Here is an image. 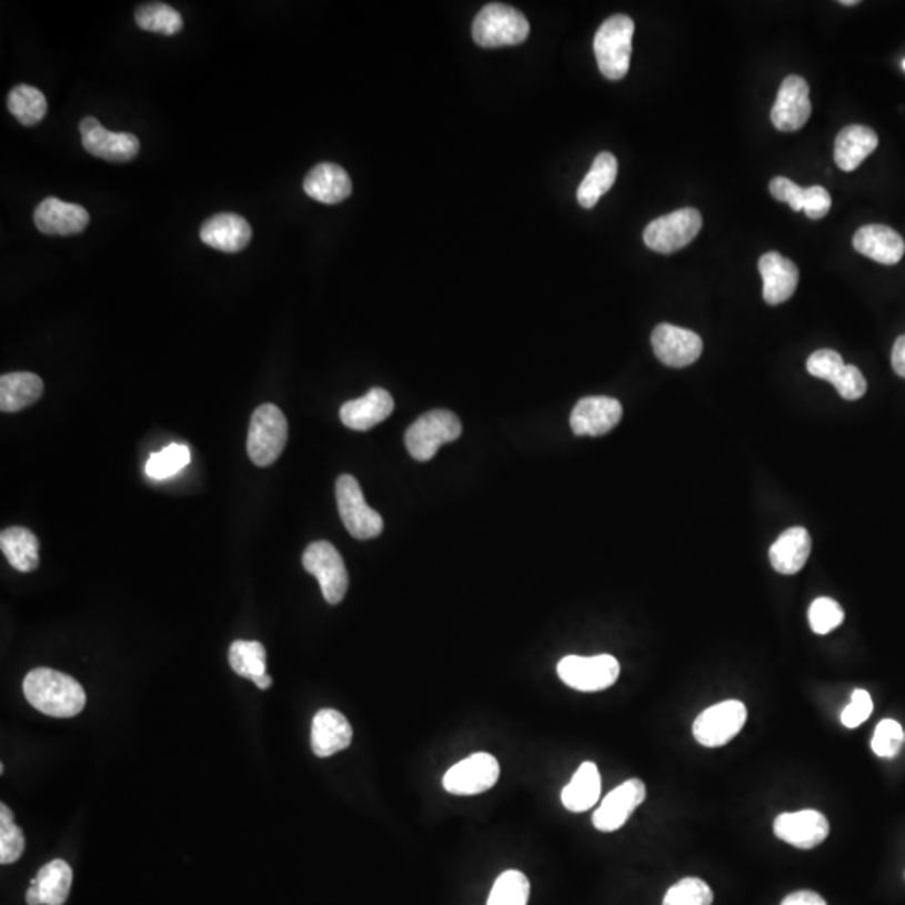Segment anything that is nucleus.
Returning <instances> with one entry per match:
<instances>
[{"mask_svg": "<svg viewBox=\"0 0 905 905\" xmlns=\"http://www.w3.org/2000/svg\"><path fill=\"white\" fill-rule=\"evenodd\" d=\"M26 700L52 717H74L84 710L86 693L74 677L49 667L32 670L24 680Z\"/></svg>", "mask_w": 905, "mask_h": 905, "instance_id": "nucleus-1", "label": "nucleus"}, {"mask_svg": "<svg viewBox=\"0 0 905 905\" xmlns=\"http://www.w3.org/2000/svg\"><path fill=\"white\" fill-rule=\"evenodd\" d=\"M288 418L275 404L257 408L250 421L247 451L257 466H270L278 462L288 444Z\"/></svg>", "mask_w": 905, "mask_h": 905, "instance_id": "nucleus-2", "label": "nucleus"}, {"mask_svg": "<svg viewBox=\"0 0 905 905\" xmlns=\"http://www.w3.org/2000/svg\"><path fill=\"white\" fill-rule=\"evenodd\" d=\"M634 21L617 14L604 21L594 39V52L602 74L612 81L624 78L631 66Z\"/></svg>", "mask_w": 905, "mask_h": 905, "instance_id": "nucleus-3", "label": "nucleus"}, {"mask_svg": "<svg viewBox=\"0 0 905 905\" xmlns=\"http://www.w3.org/2000/svg\"><path fill=\"white\" fill-rule=\"evenodd\" d=\"M462 434L459 416L446 410H434L418 418L408 428V451L416 462H430L444 443L456 441Z\"/></svg>", "mask_w": 905, "mask_h": 905, "instance_id": "nucleus-4", "label": "nucleus"}, {"mask_svg": "<svg viewBox=\"0 0 905 905\" xmlns=\"http://www.w3.org/2000/svg\"><path fill=\"white\" fill-rule=\"evenodd\" d=\"M529 32L525 16L505 4L485 6L473 22V39L482 48L522 44Z\"/></svg>", "mask_w": 905, "mask_h": 905, "instance_id": "nucleus-5", "label": "nucleus"}, {"mask_svg": "<svg viewBox=\"0 0 905 905\" xmlns=\"http://www.w3.org/2000/svg\"><path fill=\"white\" fill-rule=\"evenodd\" d=\"M339 515L354 539L370 540L383 532V516L368 505L361 485L351 475L339 476L335 483Z\"/></svg>", "mask_w": 905, "mask_h": 905, "instance_id": "nucleus-6", "label": "nucleus"}, {"mask_svg": "<svg viewBox=\"0 0 905 905\" xmlns=\"http://www.w3.org/2000/svg\"><path fill=\"white\" fill-rule=\"evenodd\" d=\"M746 717L748 711L742 701L728 700L714 704L694 721V738L706 748H720L742 732Z\"/></svg>", "mask_w": 905, "mask_h": 905, "instance_id": "nucleus-7", "label": "nucleus"}, {"mask_svg": "<svg viewBox=\"0 0 905 905\" xmlns=\"http://www.w3.org/2000/svg\"><path fill=\"white\" fill-rule=\"evenodd\" d=\"M621 666L611 654L599 656H565L559 663L557 674L569 687L582 693H597L614 686Z\"/></svg>", "mask_w": 905, "mask_h": 905, "instance_id": "nucleus-8", "label": "nucleus"}, {"mask_svg": "<svg viewBox=\"0 0 905 905\" xmlns=\"http://www.w3.org/2000/svg\"><path fill=\"white\" fill-rule=\"evenodd\" d=\"M305 571L314 575L321 585L325 602L339 604L345 597L349 587V575L344 561L332 543L314 542L305 549L302 557Z\"/></svg>", "mask_w": 905, "mask_h": 905, "instance_id": "nucleus-9", "label": "nucleus"}, {"mask_svg": "<svg viewBox=\"0 0 905 905\" xmlns=\"http://www.w3.org/2000/svg\"><path fill=\"white\" fill-rule=\"evenodd\" d=\"M703 227L697 210L681 209L653 220L644 230V243L654 252L673 253L690 245Z\"/></svg>", "mask_w": 905, "mask_h": 905, "instance_id": "nucleus-10", "label": "nucleus"}, {"mask_svg": "<svg viewBox=\"0 0 905 905\" xmlns=\"http://www.w3.org/2000/svg\"><path fill=\"white\" fill-rule=\"evenodd\" d=\"M500 765L490 753H475L448 770L443 786L451 795H479L499 782Z\"/></svg>", "mask_w": 905, "mask_h": 905, "instance_id": "nucleus-11", "label": "nucleus"}, {"mask_svg": "<svg viewBox=\"0 0 905 905\" xmlns=\"http://www.w3.org/2000/svg\"><path fill=\"white\" fill-rule=\"evenodd\" d=\"M82 148L93 157L111 163H127L140 153V140L131 133L108 131L97 118L86 117L79 123Z\"/></svg>", "mask_w": 905, "mask_h": 905, "instance_id": "nucleus-12", "label": "nucleus"}, {"mask_svg": "<svg viewBox=\"0 0 905 905\" xmlns=\"http://www.w3.org/2000/svg\"><path fill=\"white\" fill-rule=\"evenodd\" d=\"M646 800V785L640 778H631L612 790L595 810L592 824L601 832H615L624 827L637 806Z\"/></svg>", "mask_w": 905, "mask_h": 905, "instance_id": "nucleus-13", "label": "nucleus"}, {"mask_svg": "<svg viewBox=\"0 0 905 905\" xmlns=\"http://www.w3.org/2000/svg\"><path fill=\"white\" fill-rule=\"evenodd\" d=\"M775 835L780 841L796 848L818 847L831 834V824L824 813L817 810H802V812L782 813L775 821Z\"/></svg>", "mask_w": 905, "mask_h": 905, "instance_id": "nucleus-14", "label": "nucleus"}, {"mask_svg": "<svg viewBox=\"0 0 905 905\" xmlns=\"http://www.w3.org/2000/svg\"><path fill=\"white\" fill-rule=\"evenodd\" d=\"M812 114L810 86L800 76H788L782 82L778 97L772 108V123L780 131H796L805 127Z\"/></svg>", "mask_w": 905, "mask_h": 905, "instance_id": "nucleus-15", "label": "nucleus"}, {"mask_svg": "<svg viewBox=\"0 0 905 905\" xmlns=\"http://www.w3.org/2000/svg\"><path fill=\"white\" fill-rule=\"evenodd\" d=\"M651 342L657 359L670 368L691 366L703 352V341L696 332L671 324L657 325Z\"/></svg>", "mask_w": 905, "mask_h": 905, "instance_id": "nucleus-16", "label": "nucleus"}, {"mask_svg": "<svg viewBox=\"0 0 905 905\" xmlns=\"http://www.w3.org/2000/svg\"><path fill=\"white\" fill-rule=\"evenodd\" d=\"M622 418V404L614 398H584L575 404L571 426L577 436H602L617 426Z\"/></svg>", "mask_w": 905, "mask_h": 905, "instance_id": "nucleus-17", "label": "nucleus"}, {"mask_svg": "<svg viewBox=\"0 0 905 905\" xmlns=\"http://www.w3.org/2000/svg\"><path fill=\"white\" fill-rule=\"evenodd\" d=\"M34 223L46 235H78L89 225V213L84 207L48 197L36 209Z\"/></svg>", "mask_w": 905, "mask_h": 905, "instance_id": "nucleus-18", "label": "nucleus"}, {"mask_svg": "<svg viewBox=\"0 0 905 905\" xmlns=\"http://www.w3.org/2000/svg\"><path fill=\"white\" fill-rule=\"evenodd\" d=\"M760 274L763 279V299L770 305L783 304L795 294L798 288V267L778 252H768L760 259Z\"/></svg>", "mask_w": 905, "mask_h": 905, "instance_id": "nucleus-19", "label": "nucleus"}, {"mask_svg": "<svg viewBox=\"0 0 905 905\" xmlns=\"http://www.w3.org/2000/svg\"><path fill=\"white\" fill-rule=\"evenodd\" d=\"M200 239L210 249L235 253L249 245L252 240V227L237 213H219L203 223Z\"/></svg>", "mask_w": 905, "mask_h": 905, "instance_id": "nucleus-20", "label": "nucleus"}, {"mask_svg": "<svg viewBox=\"0 0 905 905\" xmlns=\"http://www.w3.org/2000/svg\"><path fill=\"white\" fill-rule=\"evenodd\" d=\"M352 742V728L348 717L335 710H321L312 721V752L319 758H329L348 748Z\"/></svg>", "mask_w": 905, "mask_h": 905, "instance_id": "nucleus-21", "label": "nucleus"}, {"mask_svg": "<svg viewBox=\"0 0 905 905\" xmlns=\"http://www.w3.org/2000/svg\"><path fill=\"white\" fill-rule=\"evenodd\" d=\"M393 410V396L383 388H373L370 393L359 400L348 401L341 408V421L351 430L368 431L383 423Z\"/></svg>", "mask_w": 905, "mask_h": 905, "instance_id": "nucleus-22", "label": "nucleus"}, {"mask_svg": "<svg viewBox=\"0 0 905 905\" xmlns=\"http://www.w3.org/2000/svg\"><path fill=\"white\" fill-rule=\"evenodd\" d=\"M854 249L875 262L895 265L904 257L905 242L891 227L865 225L855 232Z\"/></svg>", "mask_w": 905, "mask_h": 905, "instance_id": "nucleus-23", "label": "nucleus"}, {"mask_svg": "<svg viewBox=\"0 0 905 905\" xmlns=\"http://www.w3.org/2000/svg\"><path fill=\"white\" fill-rule=\"evenodd\" d=\"M304 190L311 199L325 205H335L351 195L352 181L348 171L339 164L321 163L309 171Z\"/></svg>", "mask_w": 905, "mask_h": 905, "instance_id": "nucleus-24", "label": "nucleus"}, {"mask_svg": "<svg viewBox=\"0 0 905 905\" xmlns=\"http://www.w3.org/2000/svg\"><path fill=\"white\" fill-rule=\"evenodd\" d=\"M812 552V536L803 526L785 530L770 549V562L783 575L798 574Z\"/></svg>", "mask_w": 905, "mask_h": 905, "instance_id": "nucleus-25", "label": "nucleus"}, {"mask_svg": "<svg viewBox=\"0 0 905 905\" xmlns=\"http://www.w3.org/2000/svg\"><path fill=\"white\" fill-rule=\"evenodd\" d=\"M877 147L878 138L874 130L861 124H851L844 128L835 140V163L844 171L857 170L862 161L874 153Z\"/></svg>", "mask_w": 905, "mask_h": 905, "instance_id": "nucleus-26", "label": "nucleus"}, {"mask_svg": "<svg viewBox=\"0 0 905 905\" xmlns=\"http://www.w3.org/2000/svg\"><path fill=\"white\" fill-rule=\"evenodd\" d=\"M601 773L595 763H582L571 783L562 790V803L569 812H587L601 798Z\"/></svg>", "mask_w": 905, "mask_h": 905, "instance_id": "nucleus-27", "label": "nucleus"}, {"mask_svg": "<svg viewBox=\"0 0 905 905\" xmlns=\"http://www.w3.org/2000/svg\"><path fill=\"white\" fill-rule=\"evenodd\" d=\"M44 391V383L34 373H8L0 378V410L18 413L34 404Z\"/></svg>", "mask_w": 905, "mask_h": 905, "instance_id": "nucleus-28", "label": "nucleus"}, {"mask_svg": "<svg viewBox=\"0 0 905 905\" xmlns=\"http://www.w3.org/2000/svg\"><path fill=\"white\" fill-rule=\"evenodd\" d=\"M0 549L19 572H32L39 565V540L31 530L11 526L0 533Z\"/></svg>", "mask_w": 905, "mask_h": 905, "instance_id": "nucleus-29", "label": "nucleus"}, {"mask_svg": "<svg viewBox=\"0 0 905 905\" xmlns=\"http://www.w3.org/2000/svg\"><path fill=\"white\" fill-rule=\"evenodd\" d=\"M617 178V160L614 154L601 153L595 157L591 171L577 190V200L584 209H594L602 195L614 187Z\"/></svg>", "mask_w": 905, "mask_h": 905, "instance_id": "nucleus-30", "label": "nucleus"}, {"mask_svg": "<svg viewBox=\"0 0 905 905\" xmlns=\"http://www.w3.org/2000/svg\"><path fill=\"white\" fill-rule=\"evenodd\" d=\"M31 884L38 887L42 905H62L71 891V867L61 858L49 862L39 871L38 877L32 878Z\"/></svg>", "mask_w": 905, "mask_h": 905, "instance_id": "nucleus-31", "label": "nucleus"}, {"mask_svg": "<svg viewBox=\"0 0 905 905\" xmlns=\"http://www.w3.org/2000/svg\"><path fill=\"white\" fill-rule=\"evenodd\" d=\"M8 108L19 123L36 127L48 114V100L38 88L19 84L9 93Z\"/></svg>", "mask_w": 905, "mask_h": 905, "instance_id": "nucleus-32", "label": "nucleus"}, {"mask_svg": "<svg viewBox=\"0 0 905 905\" xmlns=\"http://www.w3.org/2000/svg\"><path fill=\"white\" fill-rule=\"evenodd\" d=\"M265 647L257 641H235L229 651L232 670L252 683L265 676Z\"/></svg>", "mask_w": 905, "mask_h": 905, "instance_id": "nucleus-33", "label": "nucleus"}, {"mask_svg": "<svg viewBox=\"0 0 905 905\" xmlns=\"http://www.w3.org/2000/svg\"><path fill=\"white\" fill-rule=\"evenodd\" d=\"M134 18H137L138 28L148 32H157V34L174 36L183 29L180 12L161 2L140 6Z\"/></svg>", "mask_w": 905, "mask_h": 905, "instance_id": "nucleus-34", "label": "nucleus"}, {"mask_svg": "<svg viewBox=\"0 0 905 905\" xmlns=\"http://www.w3.org/2000/svg\"><path fill=\"white\" fill-rule=\"evenodd\" d=\"M530 882L522 872L506 871L496 878L486 905H526Z\"/></svg>", "mask_w": 905, "mask_h": 905, "instance_id": "nucleus-35", "label": "nucleus"}, {"mask_svg": "<svg viewBox=\"0 0 905 905\" xmlns=\"http://www.w3.org/2000/svg\"><path fill=\"white\" fill-rule=\"evenodd\" d=\"M192 455L185 444L173 443L153 453L147 463V475L153 480L171 479L189 465Z\"/></svg>", "mask_w": 905, "mask_h": 905, "instance_id": "nucleus-36", "label": "nucleus"}, {"mask_svg": "<svg viewBox=\"0 0 905 905\" xmlns=\"http://www.w3.org/2000/svg\"><path fill=\"white\" fill-rule=\"evenodd\" d=\"M26 841L21 828L14 824V813L6 803L0 805V862L14 864L24 854Z\"/></svg>", "mask_w": 905, "mask_h": 905, "instance_id": "nucleus-37", "label": "nucleus"}, {"mask_svg": "<svg viewBox=\"0 0 905 905\" xmlns=\"http://www.w3.org/2000/svg\"><path fill=\"white\" fill-rule=\"evenodd\" d=\"M713 891L706 882L696 877L683 878L664 895L663 905H711Z\"/></svg>", "mask_w": 905, "mask_h": 905, "instance_id": "nucleus-38", "label": "nucleus"}, {"mask_svg": "<svg viewBox=\"0 0 905 905\" xmlns=\"http://www.w3.org/2000/svg\"><path fill=\"white\" fill-rule=\"evenodd\" d=\"M845 612L837 601L831 597H821L813 601L808 609L810 627L815 634H831L844 622Z\"/></svg>", "mask_w": 905, "mask_h": 905, "instance_id": "nucleus-39", "label": "nucleus"}, {"mask_svg": "<svg viewBox=\"0 0 905 905\" xmlns=\"http://www.w3.org/2000/svg\"><path fill=\"white\" fill-rule=\"evenodd\" d=\"M905 735L901 724L894 720H884L877 724L874 738H872V750L875 755L882 758H894L904 745Z\"/></svg>", "mask_w": 905, "mask_h": 905, "instance_id": "nucleus-40", "label": "nucleus"}, {"mask_svg": "<svg viewBox=\"0 0 905 905\" xmlns=\"http://www.w3.org/2000/svg\"><path fill=\"white\" fill-rule=\"evenodd\" d=\"M845 362L838 352L832 349H821V351L813 352L806 361V370L812 376L818 380L831 381L834 383L835 378L844 370Z\"/></svg>", "mask_w": 905, "mask_h": 905, "instance_id": "nucleus-41", "label": "nucleus"}, {"mask_svg": "<svg viewBox=\"0 0 905 905\" xmlns=\"http://www.w3.org/2000/svg\"><path fill=\"white\" fill-rule=\"evenodd\" d=\"M835 390L838 391L844 400L857 401L867 393V381L861 370L851 364H845L844 370L841 371L834 383Z\"/></svg>", "mask_w": 905, "mask_h": 905, "instance_id": "nucleus-42", "label": "nucleus"}, {"mask_svg": "<svg viewBox=\"0 0 905 905\" xmlns=\"http://www.w3.org/2000/svg\"><path fill=\"white\" fill-rule=\"evenodd\" d=\"M872 710H874V703H872L871 694L865 690H855L852 693L851 704L842 713V723L847 728H857L871 717Z\"/></svg>", "mask_w": 905, "mask_h": 905, "instance_id": "nucleus-43", "label": "nucleus"}, {"mask_svg": "<svg viewBox=\"0 0 905 905\" xmlns=\"http://www.w3.org/2000/svg\"><path fill=\"white\" fill-rule=\"evenodd\" d=\"M770 193L776 202L788 203L795 212H802L803 200H805V189L796 185L785 177L773 178L770 183Z\"/></svg>", "mask_w": 905, "mask_h": 905, "instance_id": "nucleus-44", "label": "nucleus"}, {"mask_svg": "<svg viewBox=\"0 0 905 905\" xmlns=\"http://www.w3.org/2000/svg\"><path fill=\"white\" fill-rule=\"evenodd\" d=\"M832 197L824 187H808L805 189L803 212L812 220H821L831 212Z\"/></svg>", "mask_w": 905, "mask_h": 905, "instance_id": "nucleus-45", "label": "nucleus"}, {"mask_svg": "<svg viewBox=\"0 0 905 905\" xmlns=\"http://www.w3.org/2000/svg\"><path fill=\"white\" fill-rule=\"evenodd\" d=\"M782 905H827V902L817 892L798 891L785 897Z\"/></svg>", "mask_w": 905, "mask_h": 905, "instance_id": "nucleus-46", "label": "nucleus"}, {"mask_svg": "<svg viewBox=\"0 0 905 905\" xmlns=\"http://www.w3.org/2000/svg\"><path fill=\"white\" fill-rule=\"evenodd\" d=\"M892 368L897 376L905 380V335H901L892 349Z\"/></svg>", "mask_w": 905, "mask_h": 905, "instance_id": "nucleus-47", "label": "nucleus"}, {"mask_svg": "<svg viewBox=\"0 0 905 905\" xmlns=\"http://www.w3.org/2000/svg\"><path fill=\"white\" fill-rule=\"evenodd\" d=\"M255 684L257 687H260V690H269V687L272 686V680H270L269 674H265V676L259 677V680L255 681Z\"/></svg>", "mask_w": 905, "mask_h": 905, "instance_id": "nucleus-48", "label": "nucleus"}, {"mask_svg": "<svg viewBox=\"0 0 905 905\" xmlns=\"http://www.w3.org/2000/svg\"><path fill=\"white\" fill-rule=\"evenodd\" d=\"M841 4L842 6H857L858 2H857V0H842Z\"/></svg>", "mask_w": 905, "mask_h": 905, "instance_id": "nucleus-49", "label": "nucleus"}, {"mask_svg": "<svg viewBox=\"0 0 905 905\" xmlns=\"http://www.w3.org/2000/svg\"><path fill=\"white\" fill-rule=\"evenodd\" d=\"M904 69H905V61H904Z\"/></svg>", "mask_w": 905, "mask_h": 905, "instance_id": "nucleus-50", "label": "nucleus"}]
</instances>
